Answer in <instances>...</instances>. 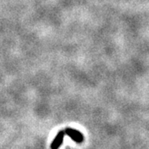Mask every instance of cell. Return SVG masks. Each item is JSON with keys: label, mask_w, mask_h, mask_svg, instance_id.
<instances>
[{"label": "cell", "mask_w": 149, "mask_h": 149, "mask_svg": "<svg viewBox=\"0 0 149 149\" xmlns=\"http://www.w3.org/2000/svg\"><path fill=\"white\" fill-rule=\"evenodd\" d=\"M65 132L68 137H70L74 142L77 143H81L84 141V135L78 130L67 128L65 130Z\"/></svg>", "instance_id": "cell-1"}, {"label": "cell", "mask_w": 149, "mask_h": 149, "mask_svg": "<svg viewBox=\"0 0 149 149\" xmlns=\"http://www.w3.org/2000/svg\"><path fill=\"white\" fill-rule=\"evenodd\" d=\"M65 135V132L61 130L60 131L56 136L55 137V139H53L52 143L51 144V149H59V148L61 147V145L62 144L63 141H64V137Z\"/></svg>", "instance_id": "cell-2"}]
</instances>
